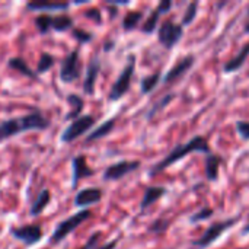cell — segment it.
<instances>
[{
    "label": "cell",
    "instance_id": "obj_1",
    "mask_svg": "<svg viewBox=\"0 0 249 249\" xmlns=\"http://www.w3.org/2000/svg\"><path fill=\"white\" fill-rule=\"evenodd\" d=\"M48 127H50V121L41 112H32L20 118L7 120L0 123V143L20 133L31 131V130H47Z\"/></svg>",
    "mask_w": 249,
    "mask_h": 249
},
{
    "label": "cell",
    "instance_id": "obj_2",
    "mask_svg": "<svg viewBox=\"0 0 249 249\" xmlns=\"http://www.w3.org/2000/svg\"><path fill=\"white\" fill-rule=\"evenodd\" d=\"M193 152H203V153H207V155H209L210 146H209L207 140H206L204 137H201V136H197V137L191 139L190 142H187L185 144L177 146L175 149H172V150L169 152V155H168L163 160H160L159 163H156V165L150 169V177L158 175L159 172L165 171L168 166L174 165V163L178 162L179 159H184L185 156H188V155L193 153Z\"/></svg>",
    "mask_w": 249,
    "mask_h": 249
},
{
    "label": "cell",
    "instance_id": "obj_3",
    "mask_svg": "<svg viewBox=\"0 0 249 249\" xmlns=\"http://www.w3.org/2000/svg\"><path fill=\"white\" fill-rule=\"evenodd\" d=\"M90 216H92L90 210H86V209H85V210H80V212H77L76 214L67 217L66 220H63V222L54 229V232H53V235H51V239H50V244L57 245L58 242H61L63 239H66L73 231H76V229H77L82 223H85Z\"/></svg>",
    "mask_w": 249,
    "mask_h": 249
},
{
    "label": "cell",
    "instance_id": "obj_4",
    "mask_svg": "<svg viewBox=\"0 0 249 249\" xmlns=\"http://www.w3.org/2000/svg\"><path fill=\"white\" fill-rule=\"evenodd\" d=\"M134 67H136V57L130 55L125 67L123 69L121 74L117 77L115 83L111 88V92H109V99L111 101H118L127 93V90L130 89V85H131L133 74H134Z\"/></svg>",
    "mask_w": 249,
    "mask_h": 249
},
{
    "label": "cell",
    "instance_id": "obj_5",
    "mask_svg": "<svg viewBox=\"0 0 249 249\" xmlns=\"http://www.w3.org/2000/svg\"><path fill=\"white\" fill-rule=\"evenodd\" d=\"M96 123V118L93 115H80L76 118L61 134V140L64 143H71L76 139H79L82 134L88 133Z\"/></svg>",
    "mask_w": 249,
    "mask_h": 249
},
{
    "label": "cell",
    "instance_id": "obj_6",
    "mask_svg": "<svg viewBox=\"0 0 249 249\" xmlns=\"http://www.w3.org/2000/svg\"><path fill=\"white\" fill-rule=\"evenodd\" d=\"M236 220H238V219H229V220H222V222L213 223V225L203 233V236H201L200 239H197V241L193 242L194 248L203 249L210 247L216 239H219V238L222 236V233H223L226 229L232 228V226L236 223Z\"/></svg>",
    "mask_w": 249,
    "mask_h": 249
},
{
    "label": "cell",
    "instance_id": "obj_7",
    "mask_svg": "<svg viewBox=\"0 0 249 249\" xmlns=\"http://www.w3.org/2000/svg\"><path fill=\"white\" fill-rule=\"evenodd\" d=\"M182 26L178 23H174L172 20H165L160 26H159V32H158V38L159 42L166 47V48H172L181 38H182Z\"/></svg>",
    "mask_w": 249,
    "mask_h": 249
},
{
    "label": "cell",
    "instance_id": "obj_8",
    "mask_svg": "<svg viewBox=\"0 0 249 249\" xmlns=\"http://www.w3.org/2000/svg\"><path fill=\"white\" fill-rule=\"evenodd\" d=\"M80 61H79V51H71L61 63L60 69V79L64 83H71L80 77Z\"/></svg>",
    "mask_w": 249,
    "mask_h": 249
},
{
    "label": "cell",
    "instance_id": "obj_9",
    "mask_svg": "<svg viewBox=\"0 0 249 249\" xmlns=\"http://www.w3.org/2000/svg\"><path fill=\"white\" fill-rule=\"evenodd\" d=\"M10 235L15 239L23 242L26 247H31V245H35L41 241L42 231H41L39 225H25L20 228H12Z\"/></svg>",
    "mask_w": 249,
    "mask_h": 249
},
{
    "label": "cell",
    "instance_id": "obj_10",
    "mask_svg": "<svg viewBox=\"0 0 249 249\" xmlns=\"http://www.w3.org/2000/svg\"><path fill=\"white\" fill-rule=\"evenodd\" d=\"M140 168L139 160H121L117 162L111 166H108L104 172V179L105 181H118L128 175L130 172H134Z\"/></svg>",
    "mask_w": 249,
    "mask_h": 249
},
{
    "label": "cell",
    "instance_id": "obj_11",
    "mask_svg": "<svg viewBox=\"0 0 249 249\" xmlns=\"http://www.w3.org/2000/svg\"><path fill=\"white\" fill-rule=\"evenodd\" d=\"M194 61H196L194 55H185L184 58H181V60H179L168 73H166L163 82H165V83H174L175 80L181 79V77L193 67Z\"/></svg>",
    "mask_w": 249,
    "mask_h": 249
},
{
    "label": "cell",
    "instance_id": "obj_12",
    "mask_svg": "<svg viewBox=\"0 0 249 249\" xmlns=\"http://www.w3.org/2000/svg\"><path fill=\"white\" fill-rule=\"evenodd\" d=\"M102 198V191L99 188H86V190H80L76 197H74V206L79 209H86L92 204L99 203Z\"/></svg>",
    "mask_w": 249,
    "mask_h": 249
},
{
    "label": "cell",
    "instance_id": "obj_13",
    "mask_svg": "<svg viewBox=\"0 0 249 249\" xmlns=\"http://www.w3.org/2000/svg\"><path fill=\"white\" fill-rule=\"evenodd\" d=\"M71 166H73V181H71V185L73 187H76L80 179L89 178V177H92L95 174V169L89 168V165L86 163V158L83 155L76 156L73 159Z\"/></svg>",
    "mask_w": 249,
    "mask_h": 249
},
{
    "label": "cell",
    "instance_id": "obj_14",
    "mask_svg": "<svg viewBox=\"0 0 249 249\" xmlns=\"http://www.w3.org/2000/svg\"><path fill=\"white\" fill-rule=\"evenodd\" d=\"M99 70H101V63H99L98 57H95V58H92L89 61V66H88V70H86V76H85V82H83V90H85V93H88V95H92L93 93L95 83H96Z\"/></svg>",
    "mask_w": 249,
    "mask_h": 249
},
{
    "label": "cell",
    "instance_id": "obj_15",
    "mask_svg": "<svg viewBox=\"0 0 249 249\" xmlns=\"http://www.w3.org/2000/svg\"><path fill=\"white\" fill-rule=\"evenodd\" d=\"M70 7V3L67 1H29L26 4V9L35 10V12H60L67 10Z\"/></svg>",
    "mask_w": 249,
    "mask_h": 249
},
{
    "label": "cell",
    "instance_id": "obj_16",
    "mask_svg": "<svg viewBox=\"0 0 249 249\" xmlns=\"http://www.w3.org/2000/svg\"><path fill=\"white\" fill-rule=\"evenodd\" d=\"M115 121H117L115 118H111V120H108V121L102 123L101 125H98L96 128H93V131L88 134V137H86L85 143H86V144H89V143H93V142H96V140H99V139H102V137L108 136V134L112 131V128H114V125H115Z\"/></svg>",
    "mask_w": 249,
    "mask_h": 249
},
{
    "label": "cell",
    "instance_id": "obj_17",
    "mask_svg": "<svg viewBox=\"0 0 249 249\" xmlns=\"http://www.w3.org/2000/svg\"><path fill=\"white\" fill-rule=\"evenodd\" d=\"M165 193H166V190L162 188V187H149V188H146L143 200H142V204H140V209L146 210L147 207L155 204Z\"/></svg>",
    "mask_w": 249,
    "mask_h": 249
},
{
    "label": "cell",
    "instance_id": "obj_18",
    "mask_svg": "<svg viewBox=\"0 0 249 249\" xmlns=\"http://www.w3.org/2000/svg\"><path fill=\"white\" fill-rule=\"evenodd\" d=\"M222 165V158L217 155L209 153L206 158V177L209 181H214L219 177V169Z\"/></svg>",
    "mask_w": 249,
    "mask_h": 249
},
{
    "label": "cell",
    "instance_id": "obj_19",
    "mask_svg": "<svg viewBox=\"0 0 249 249\" xmlns=\"http://www.w3.org/2000/svg\"><path fill=\"white\" fill-rule=\"evenodd\" d=\"M249 55V42L248 44H245V47L231 60V61H228L226 64H225V71L226 73H232V71H235V70H239L242 66H244V63L247 61V58H248Z\"/></svg>",
    "mask_w": 249,
    "mask_h": 249
},
{
    "label": "cell",
    "instance_id": "obj_20",
    "mask_svg": "<svg viewBox=\"0 0 249 249\" xmlns=\"http://www.w3.org/2000/svg\"><path fill=\"white\" fill-rule=\"evenodd\" d=\"M9 67L10 69H13V70H18L19 73H22L23 76H26V77H31V79H36V73L28 66V63L23 60V58H20V57H13V58H10L9 60Z\"/></svg>",
    "mask_w": 249,
    "mask_h": 249
},
{
    "label": "cell",
    "instance_id": "obj_21",
    "mask_svg": "<svg viewBox=\"0 0 249 249\" xmlns=\"http://www.w3.org/2000/svg\"><path fill=\"white\" fill-rule=\"evenodd\" d=\"M50 200H51V193L48 190H42L38 197L35 198L32 207H31V216H38L42 213V210L50 204Z\"/></svg>",
    "mask_w": 249,
    "mask_h": 249
},
{
    "label": "cell",
    "instance_id": "obj_22",
    "mask_svg": "<svg viewBox=\"0 0 249 249\" xmlns=\"http://www.w3.org/2000/svg\"><path fill=\"white\" fill-rule=\"evenodd\" d=\"M67 101L70 104V111L67 112L66 120H76V118H79L80 114H82V109H83V99L79 95L71 93V95H69Z\"/></svg>",
    "mask_w": 249,
    "mask_h": 249
},
{
    "label": "cell",
    "instance_id": "obj_23",
    "mask_svg": "<svg viewBox=\"0 0 249 249\" xmlns=\"http://www.w3.org/2000/svg\"><path fill=\"white\" fill-rule=\"evenodd\" d=\"M143 19V12L140 10H133V12H128L124 19H123V28L125 31H133L139 23L140 20Z\"/></svg>",
    "mask_w": 249,
    "mask_h": 249
},
{
    "label": "cell",
    "instance_id": "obj_24",
    "mask_svg": "<svg viewBox=\"0 0 249 249\" xmlns=\"http://www.w3.org/2000/svg\"><path fill=\"white\" fill-rule=\"evenodd\" d=\"M71 26H73V19L69 15H64L63 13V15H58V16L53 18L51 29H54V31L64 32V31H69Z\"/></svg>",
    "mask_w": 249,
    "mask_h": 249
},
{
    "label": "cell",
    "instance_id": "obj_25",
    "mask_svg": "<svg viewBox=\"0 0 249 249\" xmlns=\"http://www.w3.org/2000/svg\"><path fill=\"white\" fill-rule=\"evenodd\" d=\"M160 15H162V12L156 7V9L149 15V18L146 19V22L143 23L142 31H143V32H146V34H152V32L156 29V26H158V22H159Z\"/></svg>",
    "mask_w": 249,
    "mask_h": 249
},
{
    "label": "cell",
    "instance_id": "obj_26",
    "mask_svg": "<svg viewBox=\"0 0 249 249\" xmlns=\"http://www.w3.org/2000/svg\"><path fill=\"white\" fill-rule=\"evenodd\" d=\"M51 25H53V16L50 15H39L35 19V26L41 34H47L48 31H51Z\"/></svg>",
    "mask_w": 249,
    "mask_h": 249
},
{
    "label": "cell",
    "instance_id": "obj_27",
    "mask_svg": "<svg viewBox=\"0 0 249 249\" xmlns=\"http://www.w3.org/2000/svg\"><path fill=\"white\" fill-rule=\"evenodd\" d=\"M159 79H160V73L159 71L158 73H153V74H150L147 77H144L142 80V92L143 93H149L150 90H153L156 88Z\"/></svg>",
    "mask_w": 249,
    "mask_h": 249
},
{
    "label": "cell",
    "instance_id": "obj_28",
    "mask_svg": "<svg viewBox=\"0 0 249 249\" xmlns=\"http://www.w3.org/2000/svg\"><path fill=\"white\" fill-rule=\"evenodd\" d=\"M54 63H55L54 57H53L51 54H47V53H44V54L41 55L39 61H38L36 71H38V73H45V71H48V70H50V69L54 66Z\"/></svg>",
    "mask_w": 249,
    "mask_h": 249
},
{
    "label": "cell",
    "instance_id": "obj_29",
    "mask_svg": "<svg viewBox=\"0 0 249 249\" xmlns=\"http://www.w3.org/2000/svg\"><path fill=\"white\" fill-rule=\"evenodd\" d=\"M197 7H198V3H190L188 7H187V12L184 15V19H182V25H190L196 15H197Z\"/></svg>",
    "mask_w": 249,
    "mask_h": 249
},
{
    "label": "cell",
    "instance_id": "obj_30",
    "mask_svg": "<svg viewBox=\"0 0 249 249\" xmlns=\"http://www.w3.org/2000/svg\"><path fill=\"white\" fill-rule=\"evenodd\" d=\"M73 36L80 42V44H86L89 41H92L93 35L88 31H83V29H73Z\"/></svg>",
    "mask_w": 249,
    "mask_h": 249
},
{
    "label": "cell",
    "instance_id": "obj_31",
    "mask_svg": "<svg viewBox=\"0 0 249 249\" xmlns=\"http://www.w3.org/2000/svg\"><path fill=\"white\" fill-rule=\"evenodd\" d=\"M168 222L166 220H156V222H153V225L149 228V231L150 232H153V233H163L166 229H168Z\"/></svg>",
    "mask_w": 249,
    "mask_h": 249
},
{
    "label": "cell",
    "instance_id": "obj_32",
    "mask_svg": "<svg viewBox=\"0 0 249 249\" xmlns=\"http://www.w3.org/2000/svg\"><path fill=\"white\" fill-rule=\"evenodd\" d=\"M236 130L239 136L245 140L249 139V121H238L236 123Z\"/></svg>",
    "mask_w": 249,
    "mask_h": 249
},
{
    "label": "cell",
    "instance_id": "obj_33",
    "mask_svg": "<svg viewBox=\"0 0 249 249\" xmlns=\"http://www.w3.org/2000/svg\"><path fill=\"white\" fill-rule=\"evenodd\" d=\"M213 214V210L212 209H203L200 210L198 213H196L193 217H191V222H201V220H206L209 217H212Z\"/></svg>",
    "mask_w": 249,
    "mask_h": 249
},
{
    "label": "cell",
    "instance_id": "obj_34",
    "mask_svg": "<svg viewBox=\"0 0 249 249\" xmlns=\"http://www.w3.org/2000/svg\"><path fill=\"white\" fill-rule=\"evenodd\" d=\"M83 15L86 18H89V19H93L96 23H101L102 22V15H101L99 9H88V10L83 12Z\"/></svg>",
    "mask_w": 249,
    "mask_h": 249
},
{
    "label": "cell",
    "instance_id": "obj_35",
    "mask_svg": "<svg viewBox=\"0 0 249 249\" xmlns=\"http://www.w3.org/2000/svg\"><path fill=\"white\" fill-rule=\"evenodd\" d=\"M101 236H102L101 232H95V233L89 238V241L86 242V245L80 249H95L96 248V245H98V242H99V239H101Z\"/></svg>",
    "mask_w": 249,
    "mask_h": 249
},
{
    "label": "cell",
    "instance_id": "obj_36",
    "mask_svg": "<svg viewBox=\"0 0 249 249\" xmlns=\"http://www.w3.org/2000/svg\"><path fill=\"white\" fill-rule=\"evenodd\" d=\"M172 98H174V96H172V95H169V96L163 98V99H162V101H160L159 104H156V107H153V109H152V111L149 112V117H152V115H153V114H156V112H158V111H159L160 108H163V107H165V104H168V102H169V101H171Z\"/></svg>",
    "mask_w": 249,
    "mask_h": 249
},
{
    "label": "cell",
    "instance_id": "obj_37",
    "mask_svg": "<svg viewBox=\"0 0 249 249\" xmlns=\"http://www.w3.org/2000/svg\"><path fill=\"white\" fill-rule=\"evenodd\" d=\"M171 7H172V1H169V0H163V1H160L159 6H158V9H159L162 13H166Z\"/></svg>",
    "mask_w": 249,
    "mask_h": 249
},
{
    "label": "cell",
    "instance_id": "obj_38",
    "mask_svg": "<svg viewBox=\"0 0 249 249\" xmlns=\"http://www.w3.org/2000/svg\"><path fill=\"white\" fill-rule=\"evenodd\" d=\"M115 247H117V241H112V242H109V244L104 245L102 248H99V249H115Z\"/></svg>",
    "mask_w": 249,
    "mask_h": 249
},
{
    "label": "cell",
    "instance_id": "obj_39",
    "mask_svg": "<svg viewBox=\"0 0 249 249\" xmlns=\"http://www.w3.org/2000/svg\"><path fill=\"white\" fill-rule=\"evenodd\" d=\"M242 232H244V235H247V233H249V223H248V225H247V226H245V228H244V231H242Z\"/></svg>",
    "mask_w": 249,
    "mask_h": 249
},
{
    "label": "cell",
    "instance_id": "obj_40",
    "mask_svg": "<svg viewBox=\"0 0 249 249\" xmlns=\"http://www.w3.org/2000/svg\"><path fill=\"white\" fill-rule=\"evenodd\" d=\"M245 31H247V32H249V22L247 23V26H245Z\"/></svg>",
    "mask_w": 249,
    "mask_h": 249
},
{
    "label": "cell",
    "instance_id": "obj_41",
    "mask_svg": "<svg viewBox=\"0 0 249 249\" xmlns=\"http://www.w3.org/2000/svg\"><path fill=\"white\" fill-rule=\"evenodd\" d=\"M248 13H249V12H248Z\"/></svg>",
    "mask_w": 249,
    "mask_h": 249
}]
</instances>
